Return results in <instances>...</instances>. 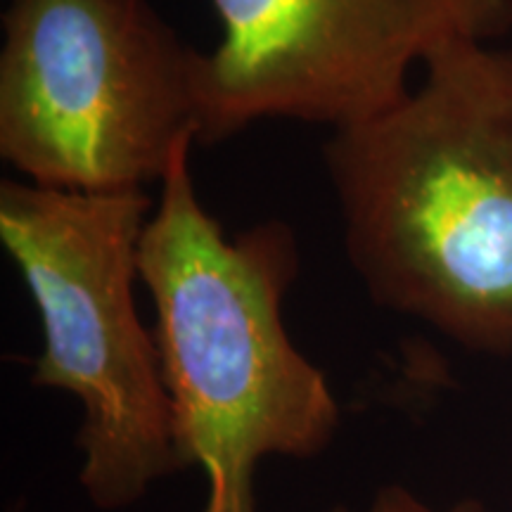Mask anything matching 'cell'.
Masks as SVG:
<instances>
[{"instance_id": "1", "label": "cell", "mask_w": 512, "mask_h": 512, "mask_svg": "<svg viewBox=\"0 0 512 512\" xmlns=\"http://www.w3.org/2000/svg\"><path fill=\"white\" fill-rule=\"evenodd\" d=\"M396 105L335 128L325 169L370 299L512 354V48L458 41Z\"/></svg>"}, {"instance_id": "2", "label": "cell", "mask_w": 512, "mask_h": 512, "mask_svg": "<svg viewBox=\"0 0 512 512\" xmlns=\"http://www.w3.org/2000/svg\"><path fill=\"white\" fill-rule=\"evenodd\" d=\"M192 145H178L159 181L140 240V283L155 306L181 448L207 477L202 512H256L261 460L320 456L337 434L339 406L283 320L302 264L297 233L268 219L228 238L197 197Z\"/></svg>"}, {"instance_id": "3", "label": "cell", "mask_w": 512, "mask_h": 512, "mask_svg": "<svg viewBox=\"0 0 512 512\" xmlns=\"http://www.w3.org/2000/svg\"><path fill=\"white\" fill-rule=\"evenodd\" d=\"M152 209L145 190L0 185V242L43 328L31 384L81 403L79 482L102 512L131 508L159 479L190 467L155 332L133 294Z\"/></svg>"}, {"instance_id": "4", "label": "cell", "mask_w": 512, "mask_h": 512, "mask_svg": "<svg viewBox=\"0 0 512 512\" xmlns=\"http://www.w3.org/2000/svg\"><path fill=\"white\" fill-rule=\"evenodd\" d=\"M202 60L150 0H10L0 157L41 188L145 190L197 143Z\"/></svg>"}, {"instance_id": "5", "label": "cell", "mask_w": 512, "mask_h": 512, "mask_svg": "<svg viewBox=\"0 0 512 512\" xmlns=\"http://www.w3.org/2000/svg\"><path fill=\"white\" fill-rule=\"evenodd\" d=\"M223 36L202 60L197 143L261 119L335 128L375 117L458 41L512 31V0H211Z\"/></svg>"}, {"instance_id": "6", "label": "cell", "mask_w": 512, "mask_h": 512, "mask_svg": "<svg viewBox=\"0 0 512 512\" xmlns=\"http://www.w3.org/2000/svg\"><path fill=\"white\" fill-rule=\"evenodd\" d=\"M325 512H351L342 505H335V508ZM366 512H484L482 505L477 501H460L453 505L451 510H434L430 505H425L418 496H413L408 489H401V486H384L373 498L370 508Z\"/></svg>"}]
</instances>
